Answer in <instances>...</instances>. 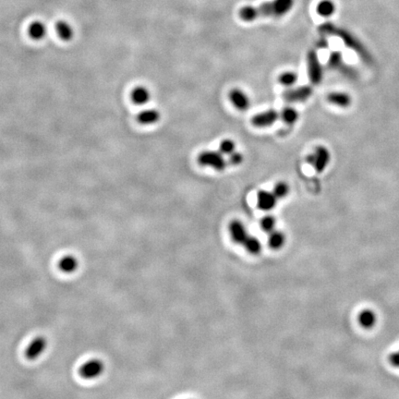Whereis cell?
I'll list each match as a JSON object with an SVG mask.
<instances>
[{
  "label": "cell",
  "mask_w": 399,
  "mask_h": 399,
  "mask_svg": "<svg viewBox=\"0 0 399 399\" xmlns=\"http://www.w3.org/2000/svg\"><path fill=\"white\" fill-rule=\"evenodd\" d=\"M294 3V0H272L260 6H242L238 16L247 22L261 18H280L292 9Z\"/></svg>",
  "instance_id": "6da1fadb"
},
{
  "label": "cell",
  "mask_w": 399,
  "mask_h": 399,
  "mask_svg": "<svg viewBox=\"0 0 399 399\" xmlns=\"http://www.w3.org/2000/svg\"><path fill=\"white\" fill-rule=\"evenodd\" d=\"M197 162L201 167H208L219 172L224 171L227 166L224 155L220 151L212 150H206L200 153L197 156Z\"/></svg>",
  "instance_id": "7a4b0ae2"
},
{
  "label": "cell",
  "mask_w": 399,
  "mask_h": 399,
  "mask_svg": "<svg viewBox=\"0 0 399 399\" xmlns=\"http://www.w3.org/2000/svg\"><path fill=\"white\" fill-rule=\"evenodd\" d=\"M306 161L313 167L317 173H323L330 163V151L325 146L319 145L312 154L306 157Z\"/></svg>",
  "instance_id": "3957f363"
},
{
  "label": "cell",
  "mask_w": 399,
  "mask_h": 399,
  "mask_svg": "<svg viewBox=\"0 0 399 399\" xmlns=\"http://www.w3.org/2000/svg\"><path fill=\"white\" fill-rule=\"evenodd\" d=\"M307 70L309 79L313 85H318L324 77L323 66L319 60V56L315 51H309L307 55Z\"/></svg>",
  "instance_id": "277c9868"
},
{
  "label": "cell",
  "mask_w": 399,
  "mask_h": 399,
  "mask_svg": "<svg viewBox=\"0 0 399 399\" xmlns=\"http://www.w3.org/2000/svg\"><path fill=\"white\" fill-rule=\"evenodd\" d=\"M313 89L310 85H303L299 87L287 89L284 92L283 98L288 103H301L312 97Z\"/></svg>",
  "instance_id": "5b68a950"
},
{
  "label": "cell",
  "mask_w": 399,
  "mask_h": 399,
  "mask_svg": "<svg viewBox=\"0 0 399 399\" xmlns=\"http://www.w3.org/2000/svg\"><path fill=\"white\" fill-rule=\"evenodd\" d=\"M105 371V364L100 360H91L84 363L80 368V374L83 379L92 380L98 378Z\"/></svg>",
  "instance_id": "8992f818"
},
{
  "label": "cell",
  "mask_w": 399,
  "mask_h": 399,
  "mask_svg": "<svg viewBox=\"0 0 399 399\" xmlns=\"http://www.w3.org/2000/svg\"><path fill=\"white\" fill-rule=\"evenodd\" d=\"M280 118V114L275 109H268L254 115L251 119V124L256 128H267L274 124Z\"/></svg>",
  "instance_id": "52a82bcc"
},
{
  "label": "cell",
  "mask_w": 399,
  "mask_h": 399,
  "mask_svg": "<svg viewBox=\"0 0 399 399\" xmlns=\"http://www.w3.org/2000/svg\"><path fill=\"white\" fill-rule=\"evenodd\" d=\"M228 98L231 104L239 111H246L250 106V100L248 94L239 88L232 89L228 94Z\"/></svg>",
  "instance_id": "ba28073f"
},
{
  "label": "cell",
  "mask_w": 399,
  "mask_h": 399,
  "mask_svg": "<svg viewBox=\"0 0 399 399\" xmlns=\"http://www.w3.org/2000/svg\"><path fill=\"white\" fill-rule=\"evenodd\" d=\"M47 348V340L44 337H35L25 351V356L28 360L34 361L42 355Z\"/></svg>",
  "instance_id": "9c48e42d"
},
{
  "label": "cell",
  "mask_w": 399,
  "mask_h": 399,
  "mask_svg": "<svg viewBox=\"0 0 399 399\" xmlns=\"http://www.w3.org/2000/svg\"><path fill=\"white\" fill-rule=\"evenodd\" d=\"M277 200L273 192L260 191L257 194V206L262 211H271L276 205Z\"/></svg>",
  "instance_id": "30bf717a"
},
{
  "label": "cell",
  "mask_w": 399,
  "mask_h": 399,
  "mask_svg": "<svg viewBox=\"0 0 399 399\" xmlns=\"http://www.w3.org/2000/svg\"><path fill=\"white\" fill-rule=\"evenodd\" d=\"M229 233L231 238L235 243L243 245L245 240L249 237V233L246 226L238 220H233L229 224Z\"/></svg>",
  "instance_id": "8fae6325"
},
{
  "label": "cell",
  "mask_w": 399,
  "mask_h": 399,
  "mask_svg": "<svg viewBox=\"0 0 399 399\" xmlns=\"http://www.w3.org/2000/svg\"><path fill=\"white\" fill-rule=\"evenodd\" d=\"M152 94L149 89L143 85H139L133 88L131 91V99L132 103L136 106H144L149 103Z\"/></svg>",
  "instance_id": "7c38bea8"
},
{
  "label": "cell",
  "mask_w": 399,
  "mask_h": 399,
  "mask_svg": "<svg viewBox=\"0 0 399 399\" xmlns=\"http://www.w3.org/2000/svg\"><path fill=\"white\" fill-rule=\"evenodd\" d=\"M327 101L331 105L341 107V108H348L352 104L351 95L345 93V92H331L327 94Z\"/></svg>",
  "instance_id": "4fadbf2b"
},
{
  "label": "cell",
  "mask_w": 399,
  "mask_h": 399,
  "mask_svg": "<svg viewBox=\"0 0 399 399\" xmlns=\"http://www.w3.org/2000/svg\"><path fill=\"white\" fill-rule=\"evenodd\" d=\"M161 119V114L155 108L144 109L138 114L137 120L140 124L144 126L156 124Z\"/></svg>",
  "instance_id": "5bb4252c"
},
{
  "label": "cell",
  "mask_w": 399,
  "mask_h": 399,
  "mask_svg": "<svg viewBox=\"0 0 399 399\" xmlns=\"http://www.w3.org/2000/svg\"><path fill=\"white\" fill-rule=\"evenodd\" d=\"M56 32L62 41L69 42L74 37L75 31L72 25L66 20H58L56 24Z\"/></svg>",
  "instance_id": "9a60e30c"
},
{
  "label": "cell",
  "mask_w": 399,
  "mask_h": 399,
  "mask_svg": "<svg viewBox=\"0 0 399 399\" xmlns=\"http://www.w3.org/2000/svg\"><path fill=\"white\" fill-rule=\"evenodd\" d=\"M28 33L32 40L41 41L44 39L47 34V27L43 21L35 20L29 25Z\"/></svg>",
  "instance_id": "2e32d148"
},
{
  "label": "cell",
  "mask_w": 399,
  "mask_h": 399,
  "mask_svg": "<svg viewBox=\"0 0 399 399\" xmlns=\"http://www.w3.org/2000/svg\"><path fill=\"white\" fill-rule=\"evenodd\" d=\"M58 267L62 271L63 273L71 274L79 267V262L74 256H64L58 262Z\"/></svg>",
  "instance_id": "e0dca14e"
},
{
  "label": "cell",
  "mask_w": 399,
  "mask_h": 399,
  "mask_svg": "<svg viewBox=\"0 0 399 399\" xmlns=\"http://www.w3.org/2000/svg\"><path fill=\"white\" fill-rule=\"evenodd\" d=\"M337 10V6L333 0H322L316 7V11L321 17L329 18L333 16Z\"/></svg>",
  "instance_id": "ac0fdd59"
},
{
  "label": "cell",
  "mask_w": 399,
  "mask_h": 399,
  "mask_svg": "<svg viewBox=\"0 0 399 399\" xmlns=\"http://www.w3.org/2000/svg\"><path fill=\"white\" fill-rule=\"evenodd\" d=\"M376 314L372 310H364L359 315V322L364 328H372L376 324Z\"/></svg>",
  "instance_id": "d6986e66"
},
{
  "label": "cell",
  "mask_w": 399,
  "mask_h": 399,
  "mask_svg": "<svg viewBox=\"0 0 399 399\" xmlns=\"http://www.w3.org/2000/svg\"><path fill=\"white\" fill-rule=\"evenodd\" d=\"M285 241L286 237L280 231H272L269 235L268 245L272 249H281L284 246Z\"/></svg>",
  "instance_id": "ffe728a7"
},
{
  "label": "cell",
  "mask_w": 399,
  "mask_h": 399,
  "mask_svg": "<svg viewBox=\"0 0 399 399\" xmlns=\"http://www.w3.org/2000/svg\"><path fill=\"white\" fill-rule=\"evenodd\" d=\"M280 118L287 125H293L299 120V114L292 106H287L281 111Z\"/></svg>",
  "instance_id": "44dd1931"
},
{
  "label": "cell",
  "mask_w": 399,
  "mask_h": 399,
  "mask_svg": "<svg viewBox=\"0 0 399 399\" xmlns=\"http://www.w3.org/2000/svg\"><path fill=\"white\" fill-rule=\"evenodd\" d=\"M243 246L245 247L246 250L250 254H252V255L259 254L261 252V250H262L261 241L257 237H252V236L248 237V238L245 240Z\"/></svg>",
  "instance_id": "7402d4cb"
},
{
  "label": "cell",
  "mask_w": 399,
  "mask_h": 399,
  "mask_svg": "<svg viewBox=\"0 0 399 399\" xmlns=\"http://www.w3.org/2000/svg\"><path fill=\"white\" fill-rule=\"evenodd\" d=\"M299 76L294 71L282 72L278 77V82L285 87H291L298 81Z\"/></svg>",
  "instance_id": "603a6c76"
},
{
  "label": "cell",
  "mask_w": 399,
  "mask_h": 399,
  "mask_svg": "<svg viewBox=\"0 0 399 399\" xmlns=\"http://www.w3.org/2000/svg\"><path fill=\"white\" fill-rule=\"evenodd\" d=\"M343 55L339 51H335L331 53L328 59L329 66L333 69H340L344 67Z\"/></svg>",
  "instance_id": "cb8c5ba5"
},
{
  "label": "cell",
  "mask_w": 399,
  "mask_h": 399,
  "mask_svg": "<svg viewBox=\"0 0 399 399\" xmlns=\"http://www.w3.org/2000/svg\"><path fill=\"white\" fill-rule=\"evenodd\" d=\"M235 149H236V144L230 139H224L219 144V151L224 156V155L229 156L232 153L235 152Z\"/></svg>",
  "instance_id": "d4e9b609"
},
{
  "label": "cell",
  "mask_w": 399,
  "mask_h": 399,
  "mask_svg": "<svg viewBox=\"0 0 399 399\" xmlns=\"http://www.w3.org/2000/svg\"><path fill=\"white\" fill-rule=\"evenodd\" d=\"M277 199H283L289 194V186L284 181H279L275 184L273 191Z\"/></svg>",
  "instance_id": "484cf974"
},
{
  "label": "cell",
  "mask_w": 399,
  "mask_h": 399,
  "mask_svg": "<svg viewBox=\"0 0 399 399\" xmlns=\"http://www.w3.org/2000/svg\"><path fill=\"white\" fill-rule=\"evenodd\" d=\"M275 224H276V220L272 215L264 216L260 222V225H261L262 231L267 232V233H271L272 231L274 230Z\"/></svg>",
  "instance_id": "4316f807"
},
{
  "label": "cell",
  "mask_w": 399,
  "mask_h": 399,
  "mask_svg": "<svg viewBox=\"0 0 399 399\" xmlns=\"http://www.w3.org/2000/svg\"><path fill=\"white\" fill-rule=\"evenodd\" d=\"M243 160L244 157L242 154L236 152V151L228 156V162L232 166H239L242 164Z\"/></svg>",
  "instance_id": "83f0119b"
},
{
  "label": "cell",
  "mask_w": 399,
  "mask_h": 399,
  "mask_svg": "<svg viewBox=\"0 0 399 399\" xmlns=\"http://www.w3.org/2000/svg\"><path fill=\"white\" fill-rule=\"evenodd\" d=\"M389 362L393 365L394 367L399 368V351L394 352L390 355Z\"/></svg>",
  "instance_id": "f1b7e54d"
}]
</instances>
